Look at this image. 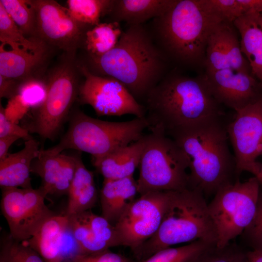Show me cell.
Wrapping results in <instances>:
<instances>
[{
    "mask_svg": "<svg viewBox=\"0 0 262 262\" xmlns=\"http://www.w3.org/2000/svg\"><path fill=\"white\" fill-rule=\"evenodd\" d=\"M143 105L151 132L172 139L222 115L221 104L212 95L204 75L166 74L148 93Z\"/></svg>",
    "mask_w": 262,
    "mask_h": 262,
    "instance_id": "cell-1",
    "label": "cell"
},
{
    "mask_svg": "<svg viewBox=\"0 0 262 262\" xmlns=\"http://www.w3.org/2000/svg\"><path fill=\"white\" fill-rule=\"evenodd\" d=\"M168 63L150 32L139 24L123 31L112 49L99 56L87 55L82 64L94 74L117 80L144 102L166 75Z\"/></svg>",
    "mask_w": 262,
    "mask_h": 262,
    "instance_id": "cell-2",
    "label": "cell"
},
{
    "mask_svg": "<svg viewBox=\"0 0 262 262\" xmlns=\"http://www.w3.org/2000/svg\"><path fill=\"white\" fill-rule=\"evenodd\" d=\"M222 21L204 0H177L165 13L153 19L150 33L168 62L204 67L209 37Z\"/></svg>",
    "mask_w": 262,
    "mask_h": 262,
    "instance_id": "cell-3",
    "label": "cell"
},
{
    "mask_svg": "<svg viewBox=\"0 0 262 262\" xmlns=\"http://www.w3.org/2000/svg\"><path fill=\"white\" fill-rule=\"evenodd\" d=\"M227 126L221 117L203 123L175 137L188 164L189 187L214 195L239 180L234 155L228 145Z\"/></svg>",
    "mask_w": 262,
    "mask_h": 262,
    "instance_id": "cell-4",
    "label": "cell"
},
{
    "mask_svg": "<svg viewBox=\"0 0 262 262\" xmlns=\"http://www.w3.org/2000/svg\"><path fill=\"white\" fill-rule=\"evenodd\" d=\"M199 240L217 245L205 196L200 190L188 187L172 191L158 230L132 254L135 261H143L171 246Z\"/></svg>",
    "mask_w": 262,
    "mask_h": 262,
    "instance_id": "cell-5",
    "label": "cell"
},
{
    "mask_svg": "<svg viewBox=\"0 0 262 262\" xmlns=\"http://www.w3.org/2000/svg\"><path fill=\"white\" fill-rule=\"evenodd\" d=\"M148 127L146 118L135 117L124 122H110L88 116L80 110L72 115L68 128L55 146L43 150L56 155L64 150L75 149L99 159L119 148L139 140Z\"/></svg>",
    "mask_w": 262,
    "mask_h": 262,
    "instance_id": "cell-6",
    "label": "cell"
},
{
    "mask_svg": "<svg viewBox=\"0 0 262 262\" xmlns=\"http://www.w3.org/2000/svg\"><path fill=\"white\" fill-rule=\"evenodd\" d=\"M137 183L140 195L152 192L177 191L189 187L188 164L176 142L151 132L145 135Z\"/></svg>",
    "mask_w": 262,
    "mask_h": 262,
    "instance_id": "cell-7",
    "label": "cell"
},
{
    "mask_svg": "<svg viewBox=\"0 0 262 262\" xmlns=\"http://www.w3.org/2000/svg\"><path fill=\"white\" fill-rule=\"evenodd\" d=\"M79 71L75 56L65 53L45 79L46 96L35 108L27 129L29 131L37 133L44 140L53 139L78 97Z\"/></svg>",
    "mask_w": 262,
    "mask_h": 262,
    "instance_id": "cell-8",
    "label": "cell"
},
{
    "mask_svg": "<svg viewBox=\"0 0 262 262\" xmlns=\"http://www.w3.org/2000/svg\"><path fill=\"white\" fill-rule=\"evenodd\" d=\"M260 183L253 177L237 180L220 188L208 204L217 235V247L222 248L240 236L255 215Z\"/></svg>",
    "mask_w": 262,
    "mask_h": 262,
    "instance_id": "cell-9",
    "label": "cell"
},
{
    "mask_svg": "<svg viewBox=\"0 0 262 262\" xmlns=\"http://www.w3.org/2000/svg\"><path fill=\"white\" fill-rule=\"evenodd\" d=\"M78 65L84 78L79 88L78 98L81 103L90 105L98 116L129 114L139 118L146 116L144 105L120 82L94 74L82 63Z\"/></svg>",
    "mask_w": 262,
    "mask_h": 262,
    "instance_id": "cell-10",
    "label": "cell"
},
{
    "mask_svg": "<svg viewBox=\"0 0 262 262\" xmlns=\"http://www.w3.org/2000/svg\"><path fill=\"white\" fill-rule=\"evenodd\" d=\"M1 213L15 240L30 238L41 225L56 214L45 204L48 195L42 186L37 189L17 187L1 188Z\"/></svg>",
    "mask_w": 262,
    "mask_h": 262,
    "instance_id": "cell-11",
    "label": "cell"
},
{
    "mask_svg": "<svg viewBox=\"0 0 262 262\" xmlns=\"http://www.w3.org/2000/svg\"><path fill=\"white\" fill-rule=\"evenodd\" d=\"M172 192H148L135 199L115 225L121 246L133 253L156 233Z\"/></svg>",
    "mask_w": 262,
    "mask_h": 262,
    "instance_id": "cell-12",
    "label": "cell"
},
{
    "mask_svg": "<svg viewBox=\"0 0 262 262\" xmlns=\"http://www.w3.org/2000/svg\"><path fill=\"white\" fill-rule=\"evenodd\" d=\"M36 16V33L50 47L75 56L83 46L85 33L93 26L81 23L69 14L67 8L53 0H32Z\"/></svg>",
    "mask_w": 262,
    "mask_h": 262,
    "instance_id": "cell-13",
    "label": "cell"
},
{
    "mask_svg": "<svg viewBox=\"0 0 262 262\" xmlns=\"http://www.w3.org/2000/svg\"><path fill=\"white\" fill-rule=\"evenodd\" d=\"M227 131L233 148L237 177L247 171L257 178L261 163L257 159L262 156V96L236 112Z\"/></svg>",
    "mask_w": 262,
    "mask_h": 262,
    "instance_id": "cell-14",
    "label": "cell"
},
{
    "mask_svg": "<svg viewBox=\"0 0 262 262\" xmlns=\"http://www.w3.org/2000/svg\"><path fill=\"white\" fill-rule=\"evenodd\" d=\"M210 91L221 105L237 112L262 96V83L251 74L232 69L204 74Z\"/></svg>",
    "mask_w": 262,
    "mask_h": 262,
    "instance_id": "cell-15",
    "label": "cell"
},
{
    "mask_svg": "<svg viewBox=\"0 0 262 262\" xmlns=\"http://www.w3.org/2000/svg\"><path fill=\"white\" fill-rule=\"evenodd\" d=\"M238 33L233 23L222 21L217 25L208 40L205 71L232 69L252 74L249 62L242 52Z\"/></svg>",
    "mask_w": 262,
    "mask_h": 262,
    "instance_id": "cell-16",
    "label": "cell"
},
{
    "mask_svg": "<svg viewBox=\"0 0 262 262\" xmlns=\"http://www.w3.org/2000/svg\"><path fill=\"white\" fill-rule=\"evenodd\" d=\"M47 44L34 51L5 49L0 46V75L21 83L33 79H43L49 57Z\"/></svg>",
    "mask_w": 262,
    "mask_h": 262,
    "instance_id": "cell-17",
    "label": "cell"
},
{
    "mask_svg": "<svg viewBox=\"0 0 262 262\" xmlns=\"http://www.w3.org/2000/svg\"><path fill=\"white\" fill-rule=\"evenodd\" d=\"M40 151L39 143L31 138L25 141L20 150L8 154L0 160L1 188H32L30 177L32 164Z\"/></svg>",
    "mask_w": 262,
    "mask_h": 262,
    "instance_id": "cell-18",
    "label": "cell"
},
{
    "mask_svg": "<svg viewBox=\"0 0 262 262\" xmlns=\"http://www.w3.org/2000/svg\"><path fill=\"white\" fill-rule=\"evenodd\" d=\"M69 224L64 214H55L47 219L29 239L21 242L36 251L45 262H63L62 240Z\"/></svg>",
    "mask_w": 262,
    "mask_h": 262,
    "instance_id": "cell-19",
    "label": "cell"
},
{
    "mask_svg": "<svg viewBox=\"0 0 262 262\" xmlns=\"http://www.w3.org/2000/svg\"><path fill=\"white\" fill-rule=\"evenodd\" d=\"M137 193V180L133 176L104 179L100 191L101 216L115 225L135 200Z\"/></svg>",
    "mask_w": 262,
    "mask_h": 262,
    "instance_id": "cell-20",
    "label": "cell"
},
{
    "mask_svg": "<svg viewBox=\"0 0 262 262\" xmlns=\"http://www.w3.org/2000/svg\"><path fill=\"white\" fill-rule=\"evenodd\" d=\"M145 142L144 135L139 140L92 161L93 164L104 179L116 180L133 176L139 166Z\"/></svg>",
    "mask_w": 262,
    "mask_h": 262,
    "instance_id": "cell-21",
    "label": "cell"
},
{
    "mask_svg": "<svg viewBox=\"0 0 262 262\" xmlns=\"http://www.w3.org/2000/svg\"><path fill=\"white\" fill-rule=\"evenodd\" d=\"M177 0H114L108 15L110 22L139 25L160 16L168 11Z\"/></svg>",
    "mask_w": 262,
    "mask_h": 262,
    "instance_id": "cell-22",
    "label": "cell"
},
{
    "mask_svg": "<svg viewBox=\"0 0 262 262\" xmlns=\"http://www.w3.org/2000/svg\"><path fill=\"white\" fill-rule=\"evenodd\" d=\"M76 157V171L67 193L68 202L65 213L68 217L91 210L98 199L93 173L86 168L80 154H77Z\"/></svg>",
    "mask_w": 262,
    "mask_h": 262,
    "instance_id": "cell-23",
    "label": "cell"
},
{
    "mask_svg": "<svg viewBox=\"0 0 262 262\" xmlns=\"http://www.w3.org/2000/svg\"><path fill=\"white\" fill-rule=\"evenodd\" d=\"M258 14H245L233 24L241 37V50L249 62L252 75L262 83V29Z\"/></svg>",
    "mask_w": 262,
    "mask_h": 262,
    "instance_id": "cell-24",
    "label": "cell"
},
{
    "mask_svg": "<svg viewBox=\"0 0 262 262\" xmlns=\"http://www.w3.org/2000/svg\"><path fill=\"white\" fill-rule=\"evenodd\" d=\"M123 32L116 22L100 23L89 29L85 33L83 47L87 55L101 56L112 49Z\"/></svg>",
    "mask_w": 262,
    "mask_h": 262,
    "instance_id": "cell-25",
    "label": "cell"
},
{
    "mask_svg": "<svg viewBox=\"0 0 262 262\" xmlns=\"http://www.w3.org/2000/svg\"><path fill=\"white\" fill-rule=\"evenodd\" d=\"M215 246V243L199 240L180 247L163 249L144 260L133 262H193Z\"/></svg>",
    "mask_w": 262,
    "mask_h": 262,
    "instance_id": "cell-26",
    "label": "cell"
},
{
    "mask_svg": "<svg viewBox=\"0 0 262 262\" xmlns=\"http://www.w3.org/2000/svg\"><path fill=\"white\" fill-rule=\"evenodd\" d=\"M114 0H68L70 16L77 21L91 26L100 23V18L108 15Z\"/></svg>",
    "mask_w": 262,
    "mask_h": 262,
    "instance_id": "cell-27",
    "label": "cell"
},
{
    "mask_svg": "<svg viewBox=\"0 0 262 262\" xmlns=\"http://www.w3.org/2000/svg\"><path fill=\"white\" fill-rule=\"evenodd\" d=\"M0 41L10 49L29 51L35 50L46 44L39 38L26 37L0 3Z\"/></svg>",
    "mask_w": 262,
    "mask_h": 262,
    "instance_id": "cell-28",
    "label": "cell"
},
{
    "mask_svg": "<svg viewBox=\"0 0 262 262\" xmlns=\"http://www.w3.org/2000/svg\"><path fill=\"white\" fill-rule=\"evenodd\" d=\"M0 3L26 37L37 38L36 16L32 0H0Z\"/></svg>",
    "mask_w": 262,
    "mask_h": 262,
    "instance_id": "cell-29",
    "label": "cell"
},
{
    "mask_svg": "<svg viewBox=\"0 0 262 262\" xmlns=\"http://www.w3.org/2000/svg\"><path fill=\"white\" fill-rule=\"evenodd\" d=\"M63 164V154L52 155L40 149L38 157L33 161L31 172L38 175L42 180V186L47 195H53L59 179Z\"/></svg>",
    "mask_w": 262,
    "mask_h": 262,
    "instance_id": "cell-30",
    "label": "cell"
},
{
    "mask_svg": "<svg viewBox=\"0 0 262 262\" xmlns=\"http://www.w3.org/2000/svg\"><path fill=\"white\" fill-rule=\"evenodd\" d=\"M0 262H45L34 250L14 239L10 234L1 237Z\"/></svg>",
    "mask_w": 262,
    "mask_h": 262,
    "instance_id": "cell-31",
    "label": "cell"
},
{
    "mask_svg": "<svg viewBox=\"0 0 262 262\" xmlns=\"http://www.w3.org/2000/svg\"><path fill=\"white\" fill-rule=\"evenodd\" d=\"M76 215L84 221L95 237L109 248L121 246L115 225L103 216L95 214L91 210Z\"/></svg>",
    "mask_w": 262,
    "mask_h": 262,
    "instance_id": "cell-32",
    "label": "cell"
},
{
    "mask_svg": "<svg viewBox=\"0 0 262 262\" xmlns=\"http://www.w3.org/2000/svg\"><path fill=\"white\" fill-rule=\"evenodd\" d=\"M68 217L81 254L94 253L109 249L105 244L95 237L88 225L78 216Z\"/></svg>",
    "mask_w": 262,
    "mask_h": 262,
    "instance_id": "cell-33",
    "label": "cell"
},
{
    "mask_svg": "<svg viewBox=\"0 0 262 262\" xmlns=\"http://www.w3.org/2000/svg\"><path fill=\"white\" fill-rule=\"evenodd\" d=\"M46 94L45 81L43 79H33L21 84L17 95L29 108H36L42 103Z\"/></svg>",
    "mask_w": 262,
    "mask_h": 262,
    "instance_id": "cell-34",
    "label": "cell"
},
{
    "mask_svg": "<svg viewBox=\"0 0 262 262\" xmlns=\"http://www.w3.org/2000/svg\"><path fill=\"white\" fill-rule=\"evenodd\" d=\"M240 236L252 250H262V192L261 191L253 218Z\"/></svg>",
    "mask_w": 262,
    "mask_h": 262,
    "instance_id": "cell-35",
    "label": "cell"
},
{
    "mask_svg": "<svg viewBox=\"0 0 262 262\" xmlns=\"http://www.w3.org/2000/svg\"><path fill=\"white\" fill-rule=\"evenodd\" d=\"M210 10L224 21L233 23L245 14L239 0H204Z\"/></svg>",
    "mask_w": 262,
    "mask_h": 262,
    "instance_id": "cell-36",
    "label": "cell"
},
{
    "mask_svg": "<svg viewBox=\"0 0 262 262\" xmlns=\"http://www.w3.org/2000/svg\"><path fill=\"white\" fill-rule=\"evenodd\" d=\"M243 251L239 246L230 243L222 248L213 247L193 262H234Z\"/></svg>",
    "mask_w": 262,
    "mask_h": 262,
    "instance_id": "cell-37",
    "label": "cell"
},
{
    "mask_svg": "<svg viewBox=\"0 0 262 262\" xmlns=\"http://www.w3.org/2000/svg\"><path fill=\"white\" fill-rule=\"evenodd\" d=\"M76 168V155L63 154V164L59 179L53 195H67Z\"/></svg>",
    "mask_w": 262,
    "mask_h": 262,
    "instance_id": "cell-38",
    "label": "cell"
},
{
    "mask_svg": "<svg viewBox=\"0 0 262 262\" xmlns=\"http://www.w3.org/2000/svg\"><path fill=\"white\" fill-rule=\"evenodd\" d=\"M134 260L109 249L91 253L79 254L63 262H133Z\"/></svg>",
    "mask_w": 262,
    "mask_h": 262,
    "instance_id": "cell-39",
    "label": "cell"
},
{
    "mask_svg": "<svg viewBox=\"0 0 262 262\" xmlns=\"http://www.w3.org/2000/svg\"><path fill=\"white\" fill-rule=\"evenodd\" d=\"M8 136H17L26 140L32 138L28 130L8 119L5 115V109L0 104V137Z\"/></svg>",
    "mask_w": 262,
    "mask_h": 262,
    "instance_id": "cell-40",
    "label": "cell"
},
{
    "mask_svg": "<svg viewBox=\"0 0 262 262\" xmlns=\"http://www.w3.org/2000/svg\"><path fill=\"white\" fill-rule=\"evenodd\" d=\"M29 109L20 100L18 95L10 100L7 107L5 109V113L8 119L16 123V120L19 119Z\"/></svg>",
    "mask_w": 262,
    "mask_h": 262,
    "instance_id": "cell-41",
    "label": "cell"
},
{
    "mask_svg": "<svg viewBox=\"0 0 262 262\" xmlns=\"http://www.w3.org/2000/svg\"><path fill=\"white\" fill-rule=\"evenodd\" d=\"M22 83L15 80L0 75V97L10 99L18 95Z\"/></svg>",
    "mask_w": 262,
    "mask_h": 262,
    "instance_id": "cell-42",
    "label": "cell"
},
{
    "mask_svg": "<svg viewBox=\"0 0 262 262\" xmlns=\"http://www.w3.org/2000/svg\"><path fill=\"white\" fill-rule=\"evenodd\" d=\"M239 1L243 7L245 14L262 13V0H239Z\"/></svg>",
    "mask_w": 262,
    "mask_h": 262,
    "instance_id": "cell-43",
    "label": "cell"
},
{
    "mask_svg": "<svg viewBox=\"0 0 262 262\" xmlns=\"http://www.w3.org/2000/svg\"><path fill=\"white\" fill-rule=\"evenodd\" d=\"M19 139L20 138L15 136L0 137V160L3 159L7 156L10 147Z\"/></svg>",
    "mask_w": 262,
    "mask_h": 262,
    "instance_id": "cell-44",
    "label": "cell"
},
{
    "mask_svg": "<svg viewBox=\"0 0 262 262\" xmlns=\"http://www.w3.org/2000/svg\"><path fill=\"white\" fill-rule=\"evenodd\" d=\"M246 262H262V250H252L246 252Z\"/></svg>",
    "mask_w": 262,
    "mask_h": 262,
    "instance_id": "cell-45",
    "label": "cell"
},
{
    "mask_svg": "<svg viewBox=\"0 0 262 262\" xmlns=\"http://www.w3.org/2000/svg\"><path fill=\"white\" fill-rule=\"evenodd\" d=\"M234 262H246V252L244 251L242 252L236 258Z\"/></svg>",
    "mask_w": 262,
    "mask_h": 262,
    "instance_id": "cell-46",
    "label": "cell"
},
{
    "mask_svg": "<svg viewBox=\"0 0 262 262\" xmlns=\"http://www.w3.org/2000/svg\"><path fill=\"white\" fill-rule=\"evenodd\" d=\"M257 178L258 179L260 184L262 185V164H261L259 175Z\"/></svg>",
    "mask_w": 262,
    "mask_h": 262,
    "instance_id": "cell-47",
    "label": "cell"
},
{
    "mask_svg": "<svg viewBox=\"0 0 262 262\" xmlns=\"http://www.w3.org/2000/svg\"><path fill=\"white\" fill-rule=\"evenodd\" d=\"M258 20L259 25L262 29V13H259L258 15Z\"/></svg>",
    "mask_w": 262,
    "mask_h": 262,
    "instance_id": "cell-48",
    "label": "cell"
}]
</instances>
